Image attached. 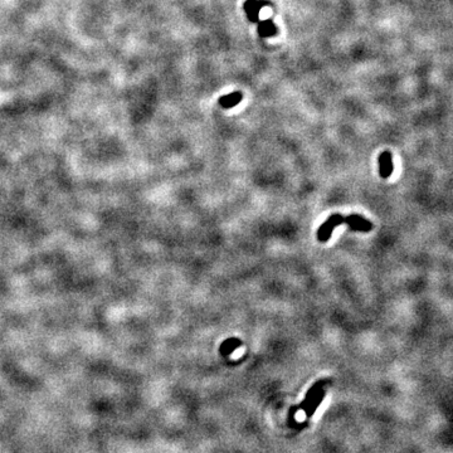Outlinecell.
Listing matches in <instances>:
<instances>
[{"label": "cell", "mask_w": 453, "mask_h": 453, "mask_svg": "<svg viewBox=\"0 0 453 453\" xmlns=\"http://www.w3.org/2000/svg\"><path fill=\"white\" fill-rule=\"evenodd\" d=\"M342 224H345V216L342 215V214L336 213L328 216L325 220V223L318 226L317 235H316L318 242H327L331 238V236H332L333 230H335L336 226L342 225Z\"/></svg>", "instance_id": "cell-1"}, {"label": "cell", "mask_w": 453, "mask_h": 453, "mask_svg": "<svg viewBox=\"0 0 453 453\" xmlns=\"http://www.w3.org/2000/svg\"><path fill=\"white\" fill-rule=\"evenodd\" d=\"M345 224L349 225L350 230L358 231V232L367 233L373 230L372 221L359 214H350V215L345 216Z\"/></svg>", "instance_id": "cell-2"}, {"label": "cell", "mask_w": 453, "mask_h": 453, "mask_svg": "<svg viewBox=\"0 0 453 453\" xmlns=\"http://www.w3.org/2000/svg\"><path fill=\"white\" fill-rule=\"evenodd\" d=\"M379 175L380 178L388 179L393 174V158L389 151H383L379 155Z\"/></svg>", "instance_id": "cell-3"}, {"label": "cell", "mask_w": 453, "mask_h": 453, "mask_svg": "<svg viewBox=\"0 0 453 453\" xmlns=\"http://www.w3.org/2000/svg\"><path fill=\"white\" fill-rule=\"evenodd\" d=\"M263 6H266V3L261 2V0H247L245 3V11L247 14L248 19H250L252 23L260 21V12L263 8Z\"/></svg>", "instance_id": "cell-4"}, {"label": "cell", "mask_w": 453, "mask_h": 453, "mask_svg": "<svg viewBox=\"0 0 453 453\" xmlns=\"http://www.w3.org/2000/svg\"><path fill=\"white\" fill-rule=\"evenodd\" d=\"M327 383H328V379L318 380V382L316 383L315 385H312V387H311L310 389H308V392L306 393L305 399L302 400V403H301V404H300V407H297L298 409H306V408H307L308 405H310L311 400L313 399V397H315V395L317 394V393L320 392L321 389H323V387H325V385L327 384Z\"/></svg>", "instance_id": "cell-5"}, {"label": "cell", "mask_w": 453, "mask_h": 453, "mask_svg": "<svg viewBox=\"0 0 453 453\" xmlns=\"http://www.w3.org/2000/svg\"><path fill=\"white\" fill-rule=\"evenodd\" d=\"M242 347V342H241L240 338L237 337H231V338H226L221 343L220 348H219V352L223 357H230L236 349Z\"/></svg>", "instance_id": "cell-6"}, {"label": "cell", "mask_w": 453, "mask_h": 453, "mask_svg": "<svg viewBox=\"0 0 453 453\" xmlns=\"http://www.w3.org/2000/svg\"><path fill=\"white\" fill-rule=\"evenodd\" d=\"M243 98V94L241 92H233V93L225 94V96L220 97L219 98V104L224 108H232V107L237 106Z\"/></svg>", "instance_id": "cell-7"}, {"label": "cell", "mask_w": 453, "mask_h": 453, "mask_svg": "<svg viewBox=\"0 0 453 453\" xmlns=\"http://www.w3.org/2000/svg\"><path fill=\"white\" fill-rule=\"evenodd\" d=\"M258 33L263 38H267V37H272L277 33V27L273 23L272 19H266V21L261 22L258 24Z\"/></svg>", "instance_id": "cell-8"}, {"label": "cell", "mask_w": 453, "mask_h": 453, "mask_svg": "<svg viewBox=\"0 0 453 453\" xmlns=\"http://www.w3.org/2000/svg\"><path fill=\"white\" fill-rule=\"evenodd\" d=\"M323 398H325V390L323 389H321L320 392L317 393V394L315 395V397H313V399L311 400V403H310V405H308L307 408H306L305 409V412H306V415H307V418H310L311 415L313 414V413H315V410H316V408L318 407V405H320V403H321V400L323 399Z\"/></svg>", "instance_id": "cell-9"}]
</instances>
